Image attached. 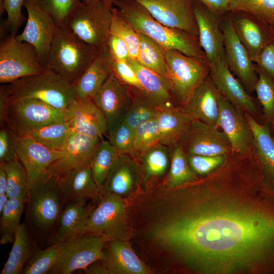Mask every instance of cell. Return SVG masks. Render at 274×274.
<instances>
[{
  "instance_id": "cell-59",
  "label": "cell",
  "mask_w": 274,
  "mask_h": 274,
  "mask_svg": "<svg viewBox=\"0 0 274 274\" xmlns=\"http://www.w3.org/2000/svg\"><path fill=\"white\" fill-rule=\"evenodd\" d=\"M9 199L7 194H0V214L2 212Z\"/></svg>"
},
{
  "instance_id": "cell-39",
  "label": "cell",
  "mask_w": 274,
  "mask_h": 274,
  "mask_svg": "<svg viewBox=\"0 0 274 274\" xmlns=\"http://www.w3.org/2000/svg\"><path fill=\"white\" fill-rule=\"evenodd\" d=\"M133 101L123 120L133 130L142 123L156 118L159 107L141 92L130 88Z\"/></svg>"
},
{
  "instance_id": "cell-7",
  "label": "cell",
  "mask_w": 274,
  "mask_h": 274,
  "mask_svg": "<svg viewBox=\"0 0 274 274\" xmlns=\"http://www.w3.org/2000/svg\"><path fill=\"white\" fill-rule=\"evenodd\" d=\"M113 7L104 0L89 4L82 2L66 26L84 42L100 50L106 45L110 33Z\"/></svg>"
},
{
  "instance_id": "cell-60",
  "label": "cell",
  "mask_w": 274,
  "mask_h": 274,
  "mask_svg": "<svg viewBox=\"0 0 274 274\" xmlns=\"http://www.w3.org/2000/svg\"><path fill=\"white\" fill-rule=\"evenodd\" d=\"M269 126L270 133L273 138L274 139V122L270 124H269Z\"/></svg>"
},
{
  "instance_id": "cell-18",
  "label": "cell",
  "mask_w": 274,
  "mask_h": 274,
  "mask_svg": "<svg viewBox=\"0 0 274 274\" xmlns=\"http://www.w3.org/2000/svg\"><path fill=\"white\" fill-rule=\"evenodd\" d=\"M158 21L198 37L194 12L195 0H135Z\"/></svg>"
},
{
  "instance_id": "cell-17",
  "label": "cell",
  "mask_w": 274,
  "mask_h": 274,
  "mask_svg": "<svg viewBox=\"0 0 274 274\" xmlns=\"http://www.w3.org/2000/svg\"><path fill=\"white\" fill-rule=\"evenodd\" d=\"M210 65V76L219 93L242 112L250 114L262 123V112L259 111L255 99L233 75L225 59Z\"/></svg>"
},
{
  "instance_id": "cell-20",
  "label": "cell",
  "mask_w": 274,
  "mask_h": 274,
  "mask_svg": "<svg viewBox=\"0 0 274 274\" xmlns=\"http://www.w3.org/2000/svg\"><path fill=\"white\" fill-rule=\"evenodd\" d=\"M15 145L18 158L26 172L28 191L48 167L65 154L64 151L51 150L26 134L16 135Z\"/></svg>"
},
{
  "instance_id": "cell-28",
  "label": "cell",
  "mask_w": 274,
  "mask_h": 274,
  "mask_svg": "<svg viewBox=\"0 0 274 274\" xmlns=\"http://www.w3.org/2000/svg\"><path fill=\"white\" fill-rule=\"evenodd\" d=\"M253 131L254 151L261 170L262 180L274 187V139L268 124H262L244 113Z\"/></svg>"
},
{
  "instance_id": "cell-6",
  "label": "cell",
  "mask_w": 274,
  "mask_h": 274,
  "mask_svg": "<svg viewBox=\"0 0 274 274\" xmlns=\"http://www.w3.org/2000/svg\"><path fill=\"white\" fill-rule=\"evenodd\" d=\"M92 208L81 234L102 236L106 241H126L129 234L126 207L121 197L110 193H100Z\"/></svg>"
},
{
  "instance_id": "cell-63",
  "label": "cell",
  "mask_w": 274,
  "mask_h": 274,
  "mask_svg": "<svg viewBox=\"0 0 274 274\" xmlns=\"http://www.w3.org/2000/svg\"><path fill=\"white\" fill-rule=\"evenodd\" d=\"M274 29V18L269 23Z\"/></svg>"
},
{
  "instance_id": "cell-40",
  "label": "cell",
  "mask_w": 274,
  "mask_h": 274,
  "mask_svg": "<svg viewBox=\"0 0 274 274\" xmlns=\"http://www.w3.org/2000/svg\"><path fill=\"white\" fill-rule=\"evenodd\" d=\"M258 80L255 88L258 102L262 107V124L274 122V79L255 63Z\"/></svg>"
},
{
  "instance_id": "cell-29",
  "label": "cell",
  "mask_w": 274,
  "mask_h": 274,
  "mask_svg": "<svg viewBox=\"0 0 274 274\" xmlns=\"http://www.w3.org/2000/svg\"><path fill=\"white\" fill-rule=\"evenodd\" d=\"M66 203L59 217L58 229L51 237V245L65 242L81 234L92 209L86 205L85 199Z\"/></svg>"
},
{
  "instance_id": "cell-5",
  "label": "cell",
  "mask_w": 274,
  "mask_h": 274,
  "mask_svg": "<svg viewBox=\"0 0 274 274\" xmlns=\"http://www.w3.org/2000/svg\"><path fill=\"white\" fill-rule=\"evenodd\" d=\"M164 55L173 102L182 109L210 75V63L207 60L186 55L174 49L164 48Z\"/></svg>"
},
{
  "instance_id": "cell-23",
  "label": "cell",
  "mask_w": 274,
  "mask_h": 274,
  "mask_svg": "<svg viewBox=\"0 0 274 274\" xmlns=\"http://www.w3.org/2000/svg\"><path fill=\"white\" fill-rule=\"evenodd\" d=\"M65 110L73 131L94 138L107 135L106 120L91 98L76 97Z\"/></svg>"
},
{
  "instance_id": "cell-26",
  "label": "cell",
  "mask_w": 274,
  "mask_h": 274,
  "mask_svg": "<svg viewBox=\"0 0 274 274\" xmlns=\"http://www.w3.org/2000/svg\"><path fill=\"white\" fill-rule=\"evenodd\" d=\"M220 93L210 75L195 91L192 97L182 109L193 120L217 125Z\"/></svg>"
},
{
  "instance_id": "cell-42",
  "label": "cell",
  "mask_w": 274,
  "mask_h": 274,
  "mask_svg": "<svg viewBox=\"0 0 274 274\" xmlns=\"http://www.w3.org/2000/svg\"><path fill=\"white\" fill-rule=\"evenodd\" d=\"M4 169L7 180V195L9 198H19L26 201L28 194V182L25 169L19 160L0 164Z\"/></svg>"
},
{
  "instance_id": "cell-19",
  "label": "cell",
  "mask_w": 274,
  "mask_h": 274,
  "mask_svg": "<svg viewBox=\"0 0 274 274\" xmlns=\"http://www.w3.org/2000/svg\"><path fill=\"white\" fill-rule=\"evenodd\" d=\"M219 107L218 125L227 137L231 151L243 154L253 151V131L244 113L220 93Z\"/></svg>"
},
{
  "instance_id": "cell-41",
  "label": "cell",
  "mask_w": 274,
  "mask_h": 274,
  "mask_svg": "<svg viewBox=\"0 0 274 274\" xmlns=\"http://www.w3.org/2000/svg\"><path fill=\"white\" fill-rule=\"evenodd\" d=\"M25 201L19 198H9L2 212L0 220V243H13L16 229L23 211Z\"/></svg>"
},
{
  "instance_id": "cell-57",
  "label": "cell",
  "mask_w": 274,
  "mask_h": 274,
  "mask_svg": "<svg viewBox=\"0 0 274 274\" xmlns=\"http://www.w3.org/2000/svg\"><path fill=\"white\" fill-rule=\"evenodd\" d=\"M94 263L88 265L84 270L86 273L108 274V270L102 263V264H95Z\"/></svg>"
},
{
  "instance_id": "cell-53",
  "label": "cell",
  "mask_w": 274,
  "mask_h": 274,
  "mask_svg": "<svg viewBox=\"0 0 274 274\" xmlns=\"http://www.w3.org/2000/svg\"><path fill=\"white\" fill-rule=\"evenodd\" d=\"M106 45L113 60L126 61L130 58L127 45L117 35L110 32Z\"/></svg>"
},
{
  "instance_id": "cell-61",
  "label": "cell",
  "mask_w": 274,
  "mask_h": 274,
  "mask_svg": "<svg viewBox=\"0 0 274 274\" xmlns=\"http://www.w3.org/2000/svg\"><path fill=\"white\" fill-rule=\"evenodd\" d=\"M106 3L110 7H113L114 0H104Z\"/></svg>"
},
{
  "instance_id": "cell-37",
  "label": "cell",
  "mask_w": 274,
  "mask_h": 274,
  "mask_svg": "<svg viewBox=\"0 0 274 274\" xmlns=\"http://www.w3.org/2000/svg\"><path fill=\"white\" fill-rule=\"evenodd\" d=\"M139 159L142 162L144 179L149 181L158 178L163 176L170 166V148L159 144L144 152Z\"/></svg>"
},
{
  "instance_id": "cell-1",
  "label": "cell",
  "mask_w": 274,
  "mask_h": 274,
  "mask_svg": "<svg viewBox=\"0 0 274 274\" xmlns=\"http://www.w3.org/2000/svg\"><path fill=\"white\" fill-rule=\"evenodd\" d=\"M153 235L201 271L231 272L252 266L274 244V215L234 198H209L167 217Z\"/></svg>"
},
{
  "instance_id": "cell-15",
  "label": "cell",
  "mask_w": 274,
  "mask_h": 274,
  "mask_svg": "<svg viewBox=\"0 0 274 274\" xmlns=\"http://www.w3.org/2000/svg\"><path fill=\"white\" fill-rule=\"evenodd\" d=\"M228 15L237 36L255 63L261 51L274 41V29L265 20L250 13L229 11Z\"/></svg>"
},
{
  "instance_id": "cell-27",
  "label": "cell",
  "mask_w": 274,
  "mask_h": 274,
  "mask_svg": "<svg viewBox=\"0 0 274 274\" xmlns=\"http://www.w3.org/2000/svg\"><path fill=\"white\" fill-rule=\"evenodd\" d=\"M113 59L107 45L97 52L73 85L77 97H91L113 72Z\"/></svg>"
},
{
  "instance_id": "cell-35",
  "label": "cell",
  "mask_w": 274,
  "mask_h": 274,
  "mask_svg": "<svg viewBox=\"0 0 274 274\" xmlns=\"http://www.w3.org/2000/svg\"><path fill=\"white\" fill-rule=\"evenodd\" d=\"M169 148L170 163L165 184L170 188H176L197 181V177L190 169L180 144Z\"/></svg>"
},
{
  "instance_id": "cell-54",
  "label": "cell",
  "mask_w": 274,
  "mask_h": 274,
  "mask_svg": "<svg viewBox=\"0 0 274 274\" xmlns=\"http://www.w3.org/2000/svg\"><path fill=\"white\" fill-rule=\"evenodd\" d=\"M255 63L274 79V41L263 48Z\"/></svg>"
},
{
  "instance_id": "cell-8",
  "label": "cell",
  "mask_w": 274,
  "mask_h": 274,
  "mask_svg": "<svg viewBox=\"0 0 274 274\" xmlns=\"http://www.w3.org/2000/svg\"><path fill=\"white\" fill-rule=\"evenodd\" d=\"M68 121L65 110L55 108L34 98L11 99L5 116L6 124L17 136L41 127Z\"/></svg>"
},
{
  "instance_id": "cell-38",
  "label": "cell",
  "mask_w": 274,
  "mask_h": 274,
  "mask_svg": "<svg viewBox=\"0 0 274 274\" xmlns=\"http://www.w3.org/2000/svg\"><path fill=\"white\" fill-rule=\"evenodd\" d=\"M119 155L109 141H101L90 161L92 178L100 191Z\"/></svg>"
},
{
  "instance_id": "cell-43",
  "label": "cell",
  "mask_w": 274,
  "mask_h": 274,
  "mask_svg": "<svg viewBox=\"0 0 274 274\" xmlns=\"http://www.w3.org/2000/svg\"><path fill=\"white\" fill-rule=\"evenodd\" d=\"M63 245L64 242L57 243L51 245L46 249L35 250L25 264L21 273H48L59 258Z\"/></svg>"
},
{
  "instance_id": "cell-33",
  "label": "cell",
  "mask_w": 274,
  "mask_h": 274,
  "mask_svg": "<svg viewBox=\"0 0 274 274\" xmlns=\"http://www.w3.org/2000/svg\"><path fill=\"white\" fill-rule=\"evenodd\" d=\"M34 251L26 225L20 224L16 229L15 240L8 258L1 273H21Z\"/></svg>"
},
{
  "instance_id": "cell-13",
  "label": "cell",
  "mask_w": 274,
  "mask_h": 274,
  "mask_svg": "<svg viewBox=\"0 0 274 274\" xmlns=\"http://www.w3.org/2000/svg\"><path fill=\"white\" fill-rule=\"evenodd\" d=\"M228 13L220 21L224 38L225 61L233 75L251 94L255 91L258 75L255 63L234 30Z\"/></svg>"
},
{
  "instance_id": "cell-49",
  "label": "cell",
  "mask_w": 274,
  "mask_h": 274,
  "mask_svg": "<svg viewBox=\"0 0 274 274\" xmlns=\"http://www.w3.org/2000/svg\"><path fill=\"white\" fill-rule=\"evenodd\" d=\"M229 10L247 12L269 23L274 18V0H229Z\"/></svg>"
},
{
  "instance_id": "cell-45",
  "label": "cell",
  "mask_w": 274,
  "mask_h": 274,
  "mask_svg": "<svg viewBox=\"0 0 274 274\" xmlns=\"http://www.w3.org/2000/svg\"><path fill=\"white\" fill-rule=\"evenodd\" d=\"M113 18L110 32L117 35L125 42L130 58H138L140 39L137 31L120 15L116 7H113Z\"/></svg>"
},
{
  "instance_id": "cell-14",
  "label": "cell",
  "mask_w": 274,
  "mask_h": 274,
  "mask_svg": "<svg viewBox=\"0 0 274 274\" xmlns=\"http://www.w3.org/2000/svg\"><path fill=\"white\" fill-rule=\"evenodd\" d=\"M23 7L27 13V20L23 31L17 35L16 39L19 42L28 43L35 48L45 68L57 26L52 16L35 0H25Z\"/></svg>"
},
{
  "instance_id": "cell-58",
  "label": "cell",
  "mask_w": 274,
  "mask_h": 274,
  "mask_svg": "<svg viewBox=\"0 0 274 274\" xmlns=\"http://www.w3.org/2000/svg\"><path fill=\"white\" fill-rule=\"evenodd\" d=\"M7 180L6 173L0 166V194H7Z\"/></svg>"
},
{
  "instance_id": "cell-10",
  "label": "cell",
  "mask_w": 274,
  "mask_h": 274,
  "mask_svg": "<svg viewBox=\"0 0 274 274\" xmlns=\"http://www.w3.org/2000/svg\"><path fill=\"white\" fill-rule=\"evenodd\" d=\"M45 70L32 45L18 41L14 35L2 36L0 43L1 84H10Z\"/></svg>"
},
{
  "instance_id": "cell-24",
  "label": "cell",
  "mask_w": 274,
  "mask_h": 274,
  "mask_svg": "<svg viewBox=\"0 0 274 274\" xmlns=\"http://www.w3.org/2000/svg\"><path fill=\"white\" fill-rule=\"evenodd\" d=\"M108 242L103 249L101 260L108 274H150L152 271L138 257L126 241L118 239Z\"/></svg>"
},
{
  "instance_id": "cell-21",
  "label": "cell",
  "mask_w": 274,
  "mask_h": 274,
  "mask_svg": "<svg viewBox=\"0 0 274 274\" xmlns=\"http://www.w3.org/2000/svg\"><path fill=\"white\" fill-rule=\"evenodd\" d=\"M102 139L73 131L63 149L65 155L51 163L44 173L59 179L71 170L89 163Z\"/></svg>"
},
{
  "instance_id": "cell-51",
  "label": "cell",
  "mask_w": 274,
  "mask_h": 274,
  "mask_svg": "<svg viewBox=\"0 0 274 274\" xmlns=\"http://www.w3.org/2000/svg\"><path fill=\"white\" fill-rule=\"evenodd\" d=\"M16 134L6 124L0 129V164L18 159L15 149Z\"/></svg>"
},
{
  "instance_id": "cell-31",
  "label": "cell",
  "mask_w": 274,
  "mask_h": 274,
  "mask_svg": "<svg viewBox=\"0 0 274 274\" xmlns=\"http://www.w3.org/2000/svg\"><path fill=\"white\" fill-rule=\"evenodd\" d=\"M126 61L134 71L145 96L158 106L174 105L168 78L143 66L136 59L130 58Z\"/></svg>"
},
{
  "instance_id": "cell-12",
  "label": "cell",
  "mask_w": 274,
  "mask_h": 274,
  "mask_svg": "<svg viewBox=\"0 0 274 274\" xmlns=\"http://www.w3.org/2000/svg\"><path fill=\"white\" fill-rule=\"evenodd\" d=\"M179 144L186 155H228L232 151L227 137L217 125L192 120Z\"/></svg>"
},
{
  "instance_id": "cell-30",
  "label": "cell",
  "mask_w": 274,
  "mask_h": 274,
  "mask_svg": "<svg viewBox=\"0 0 274 274\" xmlns=\"http://www.w3.org/2000/svg\"><path fill=\"white\" fill-rule=\"evenodd\" d=\"M59 183L65 202L97 199L100 194L92 178L90 162L67 173L59 179Z\"/></svg>"
},
{
  "instance_id": "cell-2",
  "label": "cell",
  "mask_w": 274,
  "mask_h": 274,
  "mask_svg": "<svg viewBox=\"0 0 274 274\" xmlns=\"http://www.w3.org/2000/svg\"><path fill=\"white\" fill-rule=\"evenodd\" d=\"M113 6L136 31L146 35L163 48L208 60L198 37L162 24L138 1L114 0Z\"/></svg>"
},
{
  "instance_id": "cell-9",
  "label": "cell",
  "mask_w": 274,
  "mask_h": 274,
  "mask_svg": "<svg viewBox=\"0 0 274 274\" xmlns=\"http://www.w3.org/2000/svg\"><path fill=\"white\" fill-rule=\"evenodd\" d=\"M30 220L41 230L50 229L58 223L65 202L59 179L44 173L29 190L26 201Z\"/></svg>"
},
{
  "instance_id": "cell-62",
  "label": "cell",
  "mask_w": 274,
  "mask_h": 274,
  "mask_svg": "<svg viewBox=\"0 0 274 274\" xmlns=\"http://www.w3.org/2000/svg\"><path fill=\"white\" fill-rule=\"evenodd\" d=\"M97 1H98V0H83V2H84L86 3L89 4V3H91L96 2Z\"/></svg>"
},
{
  "instance_id": "cell-4",
  "label": "cell",
  "mask_w": 274,
  "mask_h": 274,
  "mask_svg": "<svg viewBox=\"0 0 274 274\" xmlns=\"http://www.w3.org/2000/svg\"><path fill=\"white\" fill-rule=\"evenodd\" d=\"M8 87L11 99H37L60 110H65L77 97L73 85L48 70L19 79Z\"/></svg>"
},
{
  "instance_id": "cell-52",
  "label": "cell",
  "mask_w": 274,
  "mask_h": 274,
  "mask_svg": "<svg viewBox=\"0 0 274 274\" xmlns=\"http://www.w3.org/2000/svg\"><path fill=\"white\" fill-rule=\"evenodd\" d=\"M113 71L129 88L143 92L142 86L133 69L124 60H113Z\"/></svg>"
},
{
  "instance_id": "cell-46",
  "label": "cell",
  "mask_w": 274,
  "mask_h": 274,
  "mask_svg": "<svg viewBox=\"0 0 274 274\" xmlns=\"http://www.w3.org/2000/svg\"><path fill=\"white\" fill-rule=\"evenodd\" d=\"M37 4L53 18L57 26H66L80 0H35Z\"/></svg>"
},
{
  "instance_id": "cell-32",
  "label": "cell",
  "mask_w": 274,
  "mask_h": 274,
  "mask_svg": "<svg viewBox=\"0 0 274 274\" xmlns=\"http://www.w3.org/2000/svg\"><path fill=\"white\" fill-rule=\"evenodd\" d=\"M156 118L160 129V144L168 147L179 143L193 120L182 109L174 105L160 106Z\"/></svg>"
},
{
  "instance_id": "cell-44",
  "label": "cell",
  "mask_w": 274,
  "mask_h": 274,
  "mask_svg": "<svg viewBox=\"0 0 274 274\" xmlns=\"http://www.w3.org/2000/svg\"><path fill=\"white\" fill-rule=\"evenodd\" d=\"M159 144L160 129L156 118L142 123L134 130L133 146L139 159L144 152Z\"/></svg>"
},
{
  "instance_id": "cell-56",
  "label": "cell",
  "mask_w": 274,
  "mask_h": 274,
  "mask_svg": "<svg viewBox=\"0 0 274 274\" xmlns=\"http://www.w3.org/2000/svg\"><path fill=\"white\" fill-rule=\"evenodd\" d=\"M8 84H2L0 87V126L5 124V116L9 100Z\"/></svg>"
},
{
  "instance_id": "cell-34",
  "label": "cell",
  "mask_w": 274,
  "mask_h": 274,
  "mask_svg": "<svg viewBox=\"0 0 274 274\" xmlns=\"http://www.w3.org/2000/svg\"><path fill=\"white\" fill-rule=\"evenodd\" d=\"M137 32L140 47L136 60L143 66L167 78L164 48L142 32Z\"/></svg>"
},
{
  "instance_id": "cell-47",
  "label": "cell",
  "mask_w": 274,
  "mask_h": 274,
  "mask_svg": "<svg viewBox=\"0 0 274 274\" xmlns=\"http://www.w3.org/2000/svg\"><path fill=\"white\" fill-rule=\"evenodd\" d=\"M25 0H3L0 8L1 16L4 11L7 14V19L1 28V36L17 35V32L23 22L25 17L21 12Z\"/></svg>"
},
{
  "instance_id": "cell-11",
  "label": "cell",
  "mask_w": 274,
  "mask_h": 274,
  "mask_svg": "<svg viewBox=\"0 0 274 274\" xmlns=\"http://www.w3.org/2000/svg\"><path fill=\"white\" fill-rule=\"evenodd\" d=\"M107 242L101 236L80 234L64 242L59 258L48 273L70 274L101 260Z\"/></svg>"
},
{
  "instance_id": "cell-48",
  "label": "cell",
  "mask_w": 274,
  "mask_h": 274,
  "mask_svg": "<svg viewBox=\"0 0 274 274\" xmlns=\"http://www.w3.org/2000/svg\"><path fill=\"white\" fill-rule=\"evenodd\" d=\"M107 135L119 154H128L138 158L133 146L134 130L123 120L110 129Z\"/></svg>"
},
{
  "instance_id": "cell-25",
  "label": "cell",
  "mask_w": 274,
  "mask_h": 274,
  "mask_svg": "<svg viewBox=\"0 0 274 274\" xmlns=\"http://www.w3.org/2000/svg\"><path fill=\"white\" fill-rule=\"evenodd\" d=\"M138 160L130 154H119L100 189V193H110L120 197L129 194L141 177Z\"/></svg>"
},
{
  "instance_id": "cell-16",
  "label": "cell",
  "mask_w": 274,
  "mask_h": 274,
  "mask_svg": "<svg viewBox=\"0 0 274 274\" xmlns=\"http://www.w3.org/2000/svg\"><path fill=\"white\" fill-rule=\"evenodd\" d=\"M91 98L106 120L108 132L122 121L133 101L130 89L113 71Z\"/></svg>"
},
{
  "instance_id": "cell-3",
  "label": "cell",
  "mask_w": 274,
  "mask_h": 274,
  "mask_svg": "<svg viewBox=\"0 0 274 274\" xmlns=\"http://www.w3.org/2000/svg\"><path fill=\"white\" fill-rule=\"evenodd\" d=\"M99 50L79 38L67 26H57L45 69L73 85Z\"/></svg>"
},
{
  "instance_id": "cell-22",
  "label": "cell",
  "mask_w": 274,
  "mask_h": 274,
  "mask_svg": "<svg viewBox=\"0 0 274 274\" xmlns=\"http://www.w3.org/2000/svg\"><path fill=\"white\" fill-rule=\"evenodd\" d=\"M194 12L200 45L209 63L225 59L224 38L220 17L204 5L195 0Z\"/></svg>"
},
{
  "instance_id": "cell-36",
  "label": "cell",
  "mask_w": 274,
  "mask_h": 274,
  "mask_svg": "<svg viewBox=\"0 0 274 274\" xmlns=\"http://www.w3.org/2000/svg\"><path fill=\"white\" fill-rule=\"evenodd\" d=\"M72 131L69 121H66L41 127L30 131L26 135L51 150L63 151Z\"/></svg>"
},
{
  "instance_id": "cell-55",
  "label": "cell",
  "mask_w": 274,
  "mask_h": 274,
  "mask_svg": "<svg viewBox=\"0 0 274 274\" xmlns=\"http://www.w3.org/2000/svg\"><path fill=\"white\" fill-rule=\"evenodd\" d=\"M221 18L229 12V0H197Z\"/></svg>"
},
{
  "instance_id": "cell-50",
  "label": "cell",
  "mask_w": 274,
  "mask_h": 274,
  "mask_svg": "<svg viewBox=\"0 0 274 274\" xmlns=\"http://www.w3.org/2000/svg\"><path fill=\"white\" fill-rule=\"evenodd\" d=\"M189 166L197 175H208L222 166L227 155L206 156L201 155H186Z\"/></svg>"
}]
</instances>
